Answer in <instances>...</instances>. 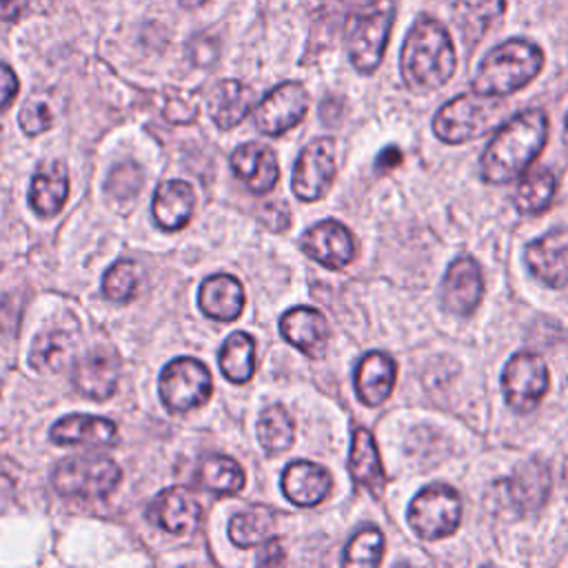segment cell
<instances>
[{
  "label": "cell",
  "mask_w": 568,
  "mask_h": 568,
  "mask_svg": "<svg viewBox=\"0 0 568 568\" xmlns=\"http://www.w3.org/2000/svg\"><path fill=\"white\" fill-rule=\"evenodd\" d=\"M206 0H180V4L184 7V9H197V7H202Z\"/></svg>",
  "instance_id": "ee69618b"
},
{
  "label": "cell",
  "mask_w": 568,
  "mask_h": 568,
  "mask_svg": "<svg viewBox=\"0 0 568 568\" xmlns=\"http://www.w3.org/2000/svg\"><path fill=\"white\" fill-rule=\"evenodd\" d=\"M122 479L120 466L104 455L64 457L51 473L53 488L69 499H104Z\"/></svg>",
  "instance_id": "5b68a950"
},
{
  "label": "cell",
  "mask_w": 568,
  "mask_h": 568,
  "mask_svg": "<svg viewBox=\"0 0 568 568\" xmlns=\"http://www.w3.org/2000/svg\"><path fill=\"white\" fill-rule=\"evenodd\" d=\"M18 89H20L18 75L9 64L0 62V111H4L13 102V98L18 95Z\"/></svg>",
  "instance_id": "f35d334b"
},
{
  "label": "cell",
  "mask_w": 568,
  "mask_h": 568,
  "mask_svg": "<svg viewBox=\"0 0 568 568\" xmlns=\"http://www.w3.org/2000/svg\"><path fill=\"white\" fill-rule=\"evenodd\" d=\"M233 173L246 184L248 191L264 195L280 178V166L271 146L262 142H244L231 153Z\"/></svg>",
  "instance_id": "ac0fdd59"
},
{
  "label": "cell",
  "mask_w": 568,
  "mask_h": 568,
  "mask_svg": "<svg viewBox=\"0 0 568 568\" xmlns=\"http://www.w3.org/2000/svg\"><path fill=\"white\" fill-rule=\"evenodd\" d=\"M295 426L284 406L275 404L260 413L257 417V442L266 453H284L293 446Z\"/></svg>",
  "instance_id": "d6a6232c"
},
{
  "label": "cell",
  "mask_w": 568,
  "mask_h": 568,
  "mask_svg": "<svg viewBox=\"0 0 568 568\" xmlns=\"http://www.w3.org/2000/svg\"><path fill=\"white\" fill-rule=\"evenodd\" d=\"M49 437L60 446H113L118 442V428L111 419L98 415H67L60 417Z\"/></svg>",
  "instance_id": "7402d4cb"
},
{
  "label": "cell",
  "mask_w": 568,
  "mask_h": 568,
  "mask_svg": "<svg viewBox=\"0 0 568 568\" xmlns=\"http://www.w3.org/2000/svg\"><path fill=\"white\" fill-rule=\"evenodd\" d=\"M384 555V535L375 526H364L346 546L342 564L344 566H377Z\"/></svg>",
  "instance_id": "e575fe53"
},
{
  "label": "cell",
  "mask_w": 568,
  "mask_h": 568,
  "mask_svg": "<svg viewBox=\"0 0 568 568\" xmlns=\"http://www.w3.org/2000/svg\"><path fill=\"white\" fill-rule=\"evenodd\" d=\"M406 519L422 539H444L459 528L462 499L448 484H428L408 504Z\"/></svg>",
  "instance_id": "8992f818"
},
{
  "label": "cell",
  "mask_w": 568,
  "mask_h": 568,
  "mask_svg": "<svg viewBox=\"0 0 568 568\" xmlns=\"http://www.w3.org/2000/svg\"><path fill=\"white\" fill-rule=\"evenodd\" d=\"M302 251L317 264L339 271L355 260L357 246L351 231L337 220H322L313 224L300 240Z\"/></svg>",
  "instance_id": "7c38bea8"
},
{
  "label": "cell",
  "mask_w": 568,
  "mask_h": 568,
  "mask_svg": "<svg viewBox=\"0 0 568 568\" xmlns=\"http://www.w3.org/2000/svg\"><path fill=\"white\" fill-rule=\"evenodd\" d=\"M195 481L213 495H235L244 488V470L233 457L211 455L197 466Z\"/></svg>",
  "instance_id": "f546056e"
},
{
  "label": "cell",
  "mask_w": 568,
  "mask_h": 568,
  "mask_svg": "<svg viewBox=\"0 0 568 568\" xmlns=\"http://www.w3.org/2000/svg\"><path fill=\"white\" fill-rule=\"evenodd\" d=\"M255 106V93L240 80H222L209 95V115L220 129L237 126Z\"/></svg>",
  "instance_id": "484cf974"
},
{
  "label": "cell",
  "mask_w": 568,
  "mask_h": 568,
  "mask_svg": "<svg viewBox=\"0 0 568 568\" xmlns=\"http://www.w3.org/2000/svg\"><path fill=\"white\" fill-rule=\"evenodd\" d=\"M331 486V473L315 462L297 459L288 464L282 473V493L286 495L288 501L302 508L322 504L328 497Z\"/></svg>",
  "instance_id": "ffe728a7"
},
{
  "label": "cell",
  "mask_w": 568,
  "mask_h": 568,
  "mask_svg": "<svg viewBox=\"0 0 568 568\" xmlns=\"http://www.w3.org/2000/svg\"><path fill=\"white\" fill-rule=\"evenodd\" d=\"M528 271L544 284L568 286V229H555L530 242L524 251Z\"/></svg>",
  "instance_id": "9a60e30c"
},
{
  "label": "cell",
  "mask_w": 568,
  "mask_h": 568,
  "mask_svg": "<svg viewBox=\"0 0 568 568\" xmlns=\"http://www.w3.org/2000/svg\"><path fill=\"white\" fill-rule=\"evenodd\" d=\"M197 304L206 317L217 322H233L244 308V288L237 277L217 273L200 284Z\"/></svg>",
  "instance_id": "d4e9b609"
},
{
  "label": "cell",
  "mask_w": 568,
  "mask_h": 568,
  "mask_svg": "<svg viewBox=\"0 0 568 568\" xmlns=\"http://www.w3.org/2000/svg\"><path fill=\"white\" fill-rule=\"evenodd\" d=\"M284 561V548H282V541L271 537L268 541H264V548L260 550L257 555V564L260 566H275V564H282Z\"/></svg>",
  "instance_id": "60d3db41"
},
{
  "label": "cell",
  "mask_w": 568,
  "mask_h": 568,
  "mask_svg": "<svg viewBox=\"0 0 568 568\" xmlns=\"http://www.w3.org/2000/svg\"><path fill=\"white\" fill-rule=\"evenodd\" d=\"M393 18H395V9L390 2H386V4L373 7V11H366L353 22L346 44H348L351 64L359 73H373L379 67L388 44Z\"/></svg>",
  "instance_id": "9c48e42d"
},
{
  "label": "cell",
  "mask_w": 568,
  "mask_h": 568,
  "mask_svg": "<svg viewBox=\"0 0 568 568\" xmlns=\"http://www.w3.org/2000/svg\"><path fill=\"white\" fill-rule=\"evenodd\" d=\"M335 153V140L331 138H317L300 151L291 189L302 202H315L326 195L337 173Z\"/></svg>",
  "instance_id": "30bf717a"
},
{
  "label": "cell",
  "mask_w": 568,
  "mask_h": 568,
  "mask_svg": "<svg viewBox=\"0 0 568 568\" xmlns=\"http://www.w3.org/2000/svg\"><path fill=\"white\" fill-rule=\"evenodd\" d=\"M564 144L568 149V113H566V120H564Z\"/></svg>",
  "instance_id": "f6af8a7d"
},
{
  "label": "cell",
  "mask_w": 568,
  "mask_h": 568,
  "mask_svg": "<svg viewBox=\"0 0 568 568\" xmlns=\"http://www.w3.org/2000/svg\"><path fill=\"white\" fill-rule=\"evenodd\" d=\"M151 515L162 530L171 535H189L200 526L202 506L189 488L169 486L155 497Z\"/></svg>",
  "instance_id": "d6986e66"
},
{
  "label": "cell",
  "mask_w": 568,
  "mask_h": 568,
  "mask_svg": "<svg viewBox=\"0 0 568 568\" xmlns=\"http://www.w3.org/2000/svg\"><path fill=\"white\" fill-rule=\"evenodd\" d=\"M71 339L62 331H49L36 337L31 348V364L38 368H62L69 362Z\"/></svg>",
  "instance_id": "d590c367"
},
{
  "label": "cell",
  "mask_w": 568,
  "mask_h": 568,
  "mask_svg": "<svg viewBox=\"0 0 568 568\" xmlns=\"http://www.w3.org/2000/svg\"><path fill=\"white\" fill-rule=\"evenodd\" d=\"M348 473L359 488L368 490L373 497H382L386 475H384L375 437L364 426H357L353 430L351 450H348Z\"/></svg>",
  "instance_id": "603a6c76"
},
{
  "label": "cell",
  "mask_w": 568,
  "mask_h": 568,
  "mask_svg": "<svg viewBox=\"0 0 568 568\" xmlns=\"http://www.w3.org/2000/svg\"><path fill=\"white\" fill-rule=\"evenodd\" d=\"M122 362L115 351L98 346L75 359L71 382L75 390L89 399H106L113 395L120 379Z\"/></svg>",
  "instance_id": "4fadbf2b"
},
{
  "label": "cell",
  "mask_w": 568,
  "mask_h": 568,
  "mask_svg": "<svg viewBox=\"0 0 568 568\" xmlns=\"http://www.w3.org/2000/svg\"><path fill=\"white\" fill-rule=\"evenodd\" d=\"M359 2H371V0H359Z\"/></svg>",
  "instance_id": "7dc6e473"
},
{
  "label": "cell",
  "mask_w": 568,
  "mask_h": 568,
  "mask_svg": "<svg viewBox=\"0 0 568 568\" xmlns=\"http://www.w3.org/2000/svg\"><path fill=\"white\" fill-rule=\"evenodd\" d=\"M564 479H566V484H568V462H566V468H564Z\"/></svg>",
  "instance_id": "bcb514c9"
},
{
  "label": "cell",
  "mask_w": 568,
  "mask_h": 568,
  "mask_svg": "<svg viewBox=\"0 0 568 568\" xmlns=\"http://www.w3.org/2000/svg\"><path fill=\"white\" fill-rule=\"evenodd\" d=\"M195 209V191L184 180H166L160 182L153 202L151 213L155 224L162 231H180L189 224Z\"/></svg>",
  "instance_id": "cb8c5ba5"
},
{
  "label": "cell",
  "mask_w": 568,
  "mask_h": 568,
  "mask_svg": "<svg viewBox=\"0 0 568 568\" xmlns=\"http://www.w3.org/2000/svg\"><path fill=\"white\" fill-rule=\"evenodd\" d=\"M217 364L222 375L229 382L233 384L248 382L255 373V339L244 331L231 333L220 348Z\"/></svg>",
  "instance_id": "f1b7e54d"
},
{
  "label": "cell",
  "mask_w": 568,
  "mask_h": 568,
  "mask_svg": "<svg viewBox=\"0 0 568 568\" xmlns=\"http://www.w3.org/2000/svg\"><path fill=\"white\" fill-rule=\"evenodd\" d=\"M555 191H557L555 173L546 166H535L528 173H524V180L519 182L515 193V206L519 213L537 215L550 206Z\"/></svg>",
  "instance_id": "4dcf8cb0"
},
{
  "label": "cell",
  "mask_w": 568,
  "mask_h": 568,
  "mask_svg": "<svg viewBox=\"0 0 568 568\" xmlns=\"http://www.w3.org/2000/svg\"><path fill=\"white\" fill-rule=\"evenodd\" d=\"M544 67L541 49L524 38H510L493 47L477 67L473 91L504 98L537 78Z\"/></svg>",
  "instance_id": "3957f363"
},
{
  "label": "cell",
  "mask_w": 568,
  "mask_h": 568,
  "mask_svg": "<svg viewBox=\"0 0 568 568\" xmlns=\"http://www.w3.org/2000/svg\"><path fill=\"white\" fill-rule=\"evenodd\" d=\"M484 275L473 257H457L442 280V306L446 313L468 317L481 302Z\"/></svg>",
  "instance_id": "5bb4252c"
},
{
  "label": "cell",
  "mask_w": 568,
  "mask_h": 568,
  "mask_svg": "<svg viewBox=\"0 0 568 568\" xmlns=\"http://www.w3.org/2000/svg\"><path fill=\"white\" fill-rule=\"evenodd\" d=\"M397 382V364L382 351L366 353L355 368V393L359 402L375 408L388 399Z\"/></svg>",
  "instance_id": "44dd1931"
},
{
  "label": "cell",
  "mask_w": 568,
  "mask_h": 568,
  "mask_svg": "<svg viewBox=\"0 0 568 568\" xmlns=\"http://www.w3.org/2000/svg\"><path fill=\"white\" fill-rule=\"evenodd\" d=\"M20 126L24 133L29 135H38V133H44L47 129L53 126V109H51V102L42 95H31L22 109H20Z\"/></svg>",
  "instance_id": "8d00e7d4"
},
{
  "label": "cell",
  "mask_w": 568,
  "mask_h": 568,
  "mask_svg": "<svg viewBox=\"0 0 568 568\" xmlns=\"http://www.w3.org/2000/svg\"><path fill=\"white\" fill-rule=\"evenodd\" d=\"M548 140V115L526 109L506 120L481 155V178L488 184H508L526 173Z\"/></svg>",
  "instance_id": "6da1fadb"
},
{
  "label": "cell",
  "mask_w": 568,
  "mask_h": 568,
  "mask_svg": "<svg viewBox=\"0 0 568 568\" xmlns=\"http://www.w3.org/2000/svg\"><path fill=\"white\" fill-rule=\"evenodd\" d=\"M69 195V175L62 162L53 160L42 164L29 184V206L42 215H55Z\"/></svg>",
  "instance_id": "4316f807"
},
{
  "label": "cell",
  "mask_w": 568,
  "mask_h": 568,
  "mask_svg": "<svg viewBox=\"0 0 568 568\" xmlns=\"http://www.w3.org/2000/svg\"><path fill=\"white\" fill-rule=\"evenodd\" d=\"M142 284V266L133 260L115 262L102 277V293L111 302H129Z\"/></svg>",
  "instance_id": "836d02e7"
},
{
  "label": "cell",
  "mask_w": 568,
  "mask_h": 568,
  "mask_svg": "<svg viewBox=\"0 0 568 568\" xmlns=\"http://www.w3.org/2000/svg\"><path fill=\"white\" fill-rule=\"evenodd\" d=\"M308 111V91L302 82H282L275 89H271L253 111L255 126L264 135H282L295 124L302 122V118Z\"/></svg>",
  "instance_id": "8fae6325"
},
{
  "label": "cell",
  "mask_w": 568,
  "mask_h": 568,
  "mask_svg": "<svg viewBox=\"0 0 568 568\" xmlns=\"http://www.w3.org/2000/svg\"><path fill=\"white\" fill-rule=\"evenodd\" d=\"M506 497L519 515L537 513L550 493V468L546 462L530 459L515 468L504 481Z\"/></svg>",
  "instance_id": "e0dca14e"
},
{
  "label": "cell",
  "mask_w": 568,
  "mask_h": 568,
  "mask_svg": "<svg viewBox=\"0 0 568 568\" xmlns=\"http://www.w3.org/2000/svg\"><path fill=\"white\" fill-rule=\"evenodd\" d=\"M397 164H402V151H399L397 146H386V149L377 155V162H375L377 171H388V169H393V166H397Z\"/></svg>",
  "instance_id": "7bdbcfd3"
},
{
  "label": "cell",
  "mask_w": 568,
  "mask_h": 568,
  "mask_svg": "<svg viewBox=\"0 0 568 568\" xmlns=\"http://www.w3.org/2000/svg\"><path fill=\"white\" fill-rule=\"evenodd\" d=\"M142 186V171L135 162H122L113 166L106 180V189L115 197H133Z\"/></svg>",
  "instance_id": "74e56055"
},
{
  "label": "cell",
  "mask_w": 568,
  "mask_h": 568,
  "mask_svg": "<svg viewBox=\"0 0 568 568\" xmlns=\"http://www.w3.org/2000/svg\"><path fill=\"white\" fill-rule=\"evenodd\" d=\"M504 113V100L477 91L448 100L433 118V133L446 144H462L488 133Z\"/></svg>",
  "instance_id": "277c9868"
},
{
  "label": "cell",
  "mask_w": 568,
  "mask_h": 568,
  "mask_svg": "<svg viewBox=\"0 0 568 568\" xmlns=\"http://www.w3.org/2000/svg\"><path fill=\"white\" fill-rule=\"evenodd\" d=\"M164 115L169 120H173V122H180V124L191 122L197 115V102H193L191 98H186V100H182V98L171 100L166 104V109H164Z\"/></svg>",
  "instance_id": "ab89813d"
},
{
  "label": "cell",
  "mask_w": 568,
  "mask_h": 568,
  "mask_svg": "<svg viewBox=\"0 0 568 568\" xmlns=\"http://www.w3.org/2000/svg\"><path fill=\"white\" fill-rule=\"evenodd\" d=\"M550 384L546 362L528 351L515 353L501 373V390L506 404L515 413H530L539 406Z\"/></svg>",
  "instance_id": "ba28073f"
},
{
  "label": "cell",
  "mask_w": 568,
  "mask_h": 568,
  "mask_svg": "<svg viewBox=\"0 0 568 568\" xmlns=\"http://www.w3.org/2000/svg\"><path fill=\"white\" fill-rule=\"evenodd\" d=\"M457 67L453 40L442 22L422 16L408 29L399 51V73L413 93L444 87Z\"/></svg>",
  "instance_id": "7a4b0ae2"
},
{
  "label": "cell",
  "mask_w": 568,
  "mask_h": 568,
  "mask_svg": "<svg viewBox=\"0 0 568 568\" xmlns=\"http://www.w3.org/2000/svg\"><path fill=\"white\" fill-rule=\"evenodd\" d=\"M504 0H455L453 22L459 29L464 42L468 47H475L504 16Z\"/></svg>",
  "instance_id": "83f0119b"
},
{
  "label": "cell",
  "mask_w": 568,
  "mask_h": 568,
  "mask_svg": "<svg viewBox=\"0 0 568 568\" xmlns=\"http://www.w3.org/2000/svg\"><path fill=\"white\" fill-rule=\"evenodd\" d=\"M282 337L306 357L320 359L328 348V322L311 306H295L280 320Z\"/></svg>",
  "instance_id": "2e32d148"
},
{
  "label": "cell",
  "mask_w": 568,
  "mask_h": 568,
  "mask_svg": "<svg viewBox=\"0 0 568 568\" xmlns=\"http://www.w3.org/2000/svg\"><path fill=\"white\" fill-rule=\"evenodd\" d=\"M29 7V0H0V22H18Z\"/></svg>",
  "instance_id": "b9f144b4"
},
{
  "label": "cell",
  "mask_w": 568,
  "mask_h": 568,
  "mask_svg": "<svg viewBox=\"0 0 568 568\" xmlns=\"http://www.w3.org/2000/svg\"><path fill=\"white\" fill-rule=\"evenodd\" d=\"M158 388L162 404L171 413H189L211 399L213 379L200 359L175 357L162 368Z\"/></svg>",
  "instance_id": "52a82bcc"
},
{
  "label": "cell",
  "mask_w": 568,
  "mask_h": 568,
  "mask_svg": "<svg viewBox=\"0 0 568 568\" xmlns=\"http://www.w3.org/2000/svg\"><path fill=\"white\" fill-rule=\"evenodd\" d=\"M275 535V515L266 506H253L229 521V537L240 548H253Z\"/></svg>",
  "instance_id": "1f68e13d"
}]
</instances>
